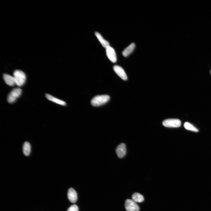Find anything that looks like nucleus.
Instances as JSON below:
<instances>
[{
  "instance_id": "f257e3e1",
  "label": "nucleus",
  "mask_w": 211,
  "mask_h": 211,
  "mask_svg": "<svg viewBox=\"0 0 211 211\" xmlns=\"http://www.w3.org/2000/svg\"><path fill=\"white\" fill-rule=\"evenodd\" d=\"M110 99L107 95H98L91 100V104L94 107H98L108 102Z\"/></svg>"
},
{
  "instance_id": "f03ea898",
  "label": "nucleus",
  "mask_w": 211,
  "mask_h": 211,
  "mask_svg": "<svg viewBox=\"0 0 211 211\" xmlns=\"http://www.w3.org/2000/svg\"><path fill=\"white\" fill-rule=\"evenodd\" d=\"M13 77L15 78L16 84L19 87L23 85L25 83L26 76L25 73L19 70H16L13 73Z\"/></svg>"
},
{
  "instance_id": "7ed1b4c3",
  "label": "nucleus",
  "mask_w": 211,
  "mask_h": 211,
  "mask_svg": "<svg viewBox=\"0 0 211 211\" xmlns=\"http://www.w3.org/2000/svg\"><path fill=\"white\" fill-rule=\"evenodd\" d=\"M22 92V89L19 88L13 89L8 96L7 100L11 103L14 102L21 95Z\"/></svg>"
},
{
  "instance_id": "20e7f679",
  "label": "nucleus",
  "mask_w": 211,
  "mask_h": 211,
  "mask_svg": "<svg viewBox=\"0 0 211 211\" xmlns=\"http://www.w3.org/2000/svg\"><path fill=\"white\" fill-rule=\"evenodd\" d=\"M163 125L168 128H178L181 124V121L177 119H168L162 122Z\"/></svg>"
},
{
  "instance_id": "39448f33",
  "label": "nucleus",
  "mask_w": 211,
  "mask_h": 211,
  "mask_svg": "<svg viewBox=\"0 0 211 211\" xmlns=\"http://www.w3.org/2000/svg\"><path fill=\"white\" fill-rule=\"evenodd\" d=\"M125 207L127 211H139V205L132 200L127 199L125 203Z\"/></svg>"
},
{
  "instance_id": "423d86ee",
  "label": "nucleus",
  "mask_w": 211,
  "mask_h": 211,
  "mask_svg": "<svg viewBox=\"0 0 211 211\" xmlns=\"http://www.w3.org/2000/svg\"><path fill=\"white\" fill-rule=\"evenodd\" d=\"M106 55L109 59L113 63H115L117 60L116 53L114 49L110 46L106 49Z\"/></svg>"
},
{
  "instance_id": "0eeeda50",
  "label": "nucleus",
  "mask_w": 211,
  "mask_h": 211,
  "mask_svg": "<svg viewBox=\"0 0 211 211\" xmlns=\"http://www.w3.org/2000/svg\"><path fill=\"white\" fill-rule=\"evenodd\" d=\"M116 152L117 156L119 158H122L124 157L127 153L125 144L122 143L119 145L116 149Z\"/></svg>"
},
{
  "instance_id": "6e6552de",
  "label": "nucleus",
  "mask_w": 211,
  "mask_h": 211,
  "mask_svg": "<svg viewBox=\"0 0 211 211\" xmlns=\"http://www.w3.org/2000/svg\"><path fill=\"white\" fill-rule=\"evenodd\" d=\"M113 69L116 73L122 79L125 80L127 79V75L122 67L116 65L114 66Z\"/></svg>"
},
{
  "instance_id": "1a4fd4ad",
  "label": "nucleus",
  "mask_w": 211,
  "mask_h": 211,
  "mask_svg": "<svg viewBox=\"0 0 211 211\" xmlns=\"http://www.w3.org/2000/svg\"><path fill=\"white\" fill-rule=\"evenodd\" d=\"M68 198L72 203H74L77 201V194L76 191L72 188H70L68 193Z\"/></svg>"
},
{
  "instance_id": "9d476101",
  "label": "nucleus",
  "mask_w": 211,
  "mask_h": 211,
  "mask_svg": "<svg viewBox=\"0 0 211 211\" xmlns=\"http://www.w3.org/2000/svg\"><path fill=\"white\" fill-rule=\"evenodd\" d=\"M3 78L5 82L8 85L14 86L16 84L15 80L14 77L6 74L3 75Z\"/></svg>"
},
{
  "instance_id": "9b49d317",
  "label": "nucleus",
  "mask_w": 211,
  "mask_h": 211,
  "mask_svg": "<svg viewBox=\"0 0 211 211\" xmlns=\"http://www.w3.org/2000/svg\"><path fill=\"white\" fill-rule=\"evenodd\" d=\"M95 34L97 39L104 48L106 49L110 46L109 42L105 39L99 33L96 32Z\"/></svg>"
},
{
  "instance_id": "f8f14e48",
  "label": "nucleus",
  "mask_w": 211,
  "mask_h": 211,
  "mask_svg": "<svg viewBox=\"0 0 211 211\" xmlns=\"http://www.w3.org/2000/svg\"><path fill=\"white\" fill-rule=\"evenodd\" d=\"M135 46V44L134 43H132L123 51V56L126 57L129 56L133 51Z\"/></svg>"
},
{
  "instance_id": "ddd939ff",
  "label": "nucleus",
  "mask_w": 211,
  "mask_h": 211,
  "mask_svg": "<svg viewBox=\"0 0 211 211\" xmlns=\"http://www.w3.org/2000/svg\"><path fill=\"white\" fill-rule=\"evenodd\" d=\"M45 96L48 99L57 104L62 106L66 105V103L64 101L56 98L50 94H46Z\"/></svg>"
},
{
  "instance_id": "4468645a",
  "label": "nucleus",
  "mask_w": 211,
  "mask_h": 211,
  "mask_svg": "<svg viewBox=\"0 0 211 211\" xmlns=\"http://www.w3.org/2000/svg\"><path fill=\"white\" fill-rule=\"evenodd\" d=\"M31 147L30 143L28 142L24 143L23 147L24 154L26 156H29L31 152Z\"/></svg>"
},
{
  "instance_id": "2eb2a0df",
  "label": "nucleus",
  "mask_w": 211,
  "mask_h": 211,
  "mask_svg": "<svg viewBox=\"0 0 211 211\" xmlns=\"http://www.w3.org/2000/svg\"><path fill=\"white\" fill-rule=\"evenodd\" d=\"M132 200L135 202L141 203L144 200L143 196L138 193H134L132 196Z\"/></svg>"
},
{
  "instance_id": "dca6fc26",
  "label": "nucleus",
  "mask_w": 211,
  "mask_h": 211,
  "mask_svg": "<svg viewBox=\"0 0 211 211\" xmlns=\"http://www.w3.org/2000/svg\"><path fill=\"white\" fill-rule=\"evenodd\" d=\"M185 128L188 130L195 132H198V130L193 125L188 122H185L184 124Z\"/></svg>"
},
{
  "instance_id": "f3484780",
  "label": "nucleus",
  "mask_w": 211,
  "mask_h": 211,
  "mask_svg": "<svg viewBox=\"0 0 211 211\" xmlns=\"http://www.w3.org/2000/svg\"><path fill=\"white\" fill-rule=\"evenodd\" d=\"M79 208L77 205H73L71 206L67 211H78Z\"/></svg>"
},
{
  "instance_id": "a211bd4d",
  "label": "nucleus",
  "mask_w": 211,
  "mask_h": 211,
  "mask_svg": "<svg viewBox=\"0 0 211 211\" xmlns=\"http://www.w3.org/2000/svg\"><path fill=\"white\" fill-rule=\"evenodd\" d=\"M210 74H211V70L210 71Z\"/></svg>"
}]
</instances>
